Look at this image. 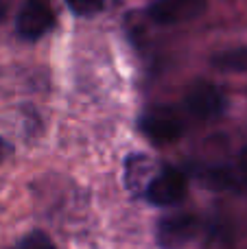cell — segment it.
<instances>
[{
  "mask_svg": "<svg viewBox=\"0 0 247 249\" xmlns=\"http://www.w3.org/2000/svg\"><path fill=\"white\" fill-rule=\"evenodd\" d=\"M140 129L153 144H171L184 133V121L173 107H151L140 118Z\"/></svg>",
  "mask_w": 247,
  "mask_h": 249,
  "instance_id": "1",
  "label": "cell"
},
{
  "mask_svg": "<svg viewBox=\"0 0 247 249\" xmlns=\"http://www.w3.org/2000/svg\"><path fill=\"white\" fill-rule=\"evenodd\" d=\"M55 24V13L46 0H26L16 20L18 35L26 42H37Z\"/></svg>",
  "mask_w": 247,
  "mask_h": 249,
  "instance_id": "2",
  "label": "cell"
},
{
  "mask_svg": "<svg viewBox=\"0 0 247 249\" xmlns=\"http://www.w3.org/2000/svg\"><path fill=\"white\" fill-rule=\"evenodd\" d=\"M197 228H199L197 219L188 212L169 214L158 221L156 241L162 249H184L197 236Z\"/></svg>",
  "mask_w": 247,
  "mask_h": 249,
  "instance_id": "3",
  "label": "cell"
},
{
  "mask_svg": "<svg viewBox=\"0 0 247 249\" xmlns=\"http://www.w3.org/2000/svg\"><path fill=\"white\" fill-rule=\"evenodd\" d=\"M184 107L188 109V114L199 121H210L223 114L226 109V96L217 86L208 81L193 83L188 88L186 96H184Z\"/></svg>",
  "mask_w": 247,
  "mask_h": 249,
  "instance_id": "4",
  "label": "cell"
},
{
  "mask_svg": "<svg viewBox=\"0 0 247 249\" xmlns=\"http://www.w3.org/2000/svg\"><path fill=\"white\" fill-rule=\"evenodd\" d=\"M188 193V179L177 168H164L151 179L144 190V197L153 206H175Z\"/></svg>",
  "mask_w": 247,
  "mask_h": 249,
  "instance_id": "5",
  "label": "cell"
},
{
  "mask_svg": "<svg viewBox=\"0 0 247 249\" xmlns=\"http://www.w3.org/2000/svg\"><path fill=\"white\" fill-rule=\"evenodd\" d=\"M206 7L208 0H153L147 13L156 24L173 26L199 18Z\"/></svg>",
  "mask_w": 247,
  "mask_h": 249,
  "instance_id": "6",
  "label": "cell"
},
{
  "mask_svg": "<svg viewBox=\"0 0 247 249\" xmlns=\"http://www.w3.org/2000/svg\"><path fill=\"white\" fill-rule=\"evenodd\" d=\"M149 171H153L151 160H147L144 155H134L127 160L125 164V184L129 186V190L134 193H142L147 190V186L151 184V179L156 175H151Z\"/></svg>",
  "mask_w": 247,
  "mask_h": 249,
  "instance_id": "7",
  "label": "cell"
},
{
  "mask_svg": "<svg viewBox=\"0 0 247 249\" xmlns=\"http://www.w3.org/2000/svg\"><path fill=\"white\" fill-rule=\"evenodd\" d=\"M212 66L223 72H247V46L217 53L212 57Z\"/></svg>",
  "mask_w": 247,
  "mask_h": 249,
  "instance_id": "8",
  "label": "cell"
},
{
  "mask_svg": "<svg viewBox=\"0 0 247 249\" xmlns=\"http://www.w3.org/2000/svg\"><path fill=\"white\" fill-rule=\"evenodd\" d=\"M16 249H57V247H55V243L51 241L48 234L35 230V232L26 234V236L16 245Z\"/></svg>",
  "mask_w": 247,
  "mask_h": 249,
  "instance_id": "9",
  "label": "cell"
},
{
  "mask_svg": "<svg viewBox=\"0 0 247 249\" xmlns=\"http://www.w3.org/2000/svg\"><path fill=\"white\" fill-rule=\"evenodd\" d=\"M103 2L105 0H66V4L77 16H96L103 9Z\"/></svg>",
  "mask_w": 247,
  "mask_h": 249,
  "instance_id": "10",
  "label": "cell"
},
{
  "mask_svg": "<svg viewBox=\"0 0 247 249\" xmlns=\"http://www.w3.org/2000/svg\"><path fill=\"white\" fill-rule=\"evenodd\" d=\"M239 177L247 184V149H243V153L239 155Z\"/></svg>",
  "mask_w": 247,
  "mask_h": 249,
  "instance_id": "11",
  "label": "cell"
},
{
  "mask_svg": "<svg viewBox=\"0 0 247 249\" xmlns=\"http://www.w3.org/2000/svg\"><path fill=\"white\" fill-rule=\"evenodd\" d=\"M9 155H11V144H9L4 138H0V164H2Z\"/></svg>",
  "mask_w": 247,
  "mask_h": 249,
  "instance_id": "12",
  "label": "cell"
},
{
  "mask_svg": "<svg viewBox=\"0 0 247 249\" xmlns=\"http://www.w3.org/2000/svg\"><path fill=\"white\" fill-rule=\"evenodd\" d=\"M4 16H7V2H4V0H0V22L4 20Z\"/></svg>",
  "mask_w": 247,
  "mask_h": 249,
  "instance_id": "13",
  "label": "cell"
}]
</instances>
